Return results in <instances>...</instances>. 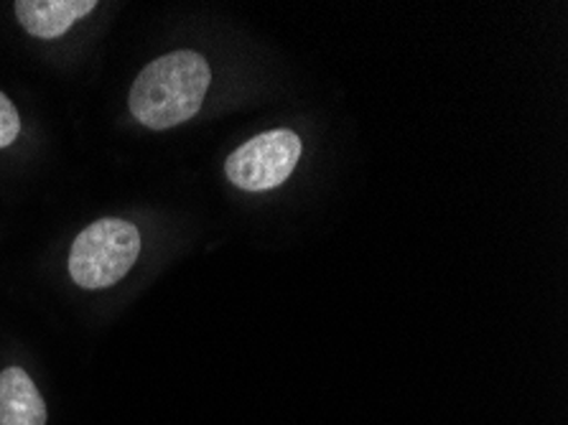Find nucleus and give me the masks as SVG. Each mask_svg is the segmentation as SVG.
<instances>
[{"label":"nucleus","mask_w":568,"mask_h":425,"mask_svg":"<svg viewBox=\"0 0 568 425\" xmlns=\"http://www.w3.org/2000/svg\"><path fill=\"white\" fill-rule=\"evenodd\" d=\"M212 69L196 51H171L138 74L131 87L133 118L149 130H169L192 120L202 110Z\"/></svg>","instance_id":"1"},{"label":"nucleus","mask_w":568,"mask_h":425,"mask_svg":"<svg viewBox=\"0 0 568 425\" xmlns=\"http://www.w3.org/2000/svg\"><path fill=\"white\" fill-rule=\"evenodd\" d=\"M141 255V232L120 216H102L77 234L69 253V275L84 291L110 289L131 273Z\"/></svg>","instance_id":"2"},{"label":"nucleus","mask_w":568,"mask_h":425,"mask_svg":"<svg viewBox=\"0 0 568 425\" xmlns=\"http://www.w3.org/2000/svg\"><path fill=\"white\" fill-rule=\"evenodd\" d=\"M304 151L294 130H268L230 155L227 179L243 192H271L286 184Z\"/></svg>","instance_id":"3"},{"label":"nucleus","mask_w":568,"mask_h":425,"mask_svg":"<svg viewBox=\"0 0 568 425\" xmlns=\"http://www.w3.org/2000/svg\"><path fill=\"white\" fill-rule=\"evenodd\" d=\"M94 8V0H19L16 16L31 37L59 39Z\"/></svg>","instance_id":"4"},{"label":"nucleus","mask_w":568,"mask_h":425,"mask_svg":"<svg viewBox=\"0 0 568 425\" xmlns=\"http://www.w3.org/2000/svg\"><path fill=\"white\" fill-rule=\"evenodd\" d=\"M0 425H47V403L21 367L0 372Z\"/></svg>","instance_id":"5"},{"label":"nucleus","mask_w":568,"mask_h":425,"mask_svg":"<svg viewBox=\"0 0 568 425\" xmlns=\"http://www.w3.org/2000/svg\"><path fill=\"white\" fill-rule=\"evenodd\" d=\"M21 133V115L11 100L0 92V149H8Z\"/></svg>","instance_id":"6"}]
</instances>
